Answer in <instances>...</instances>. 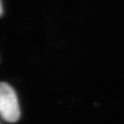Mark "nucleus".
<instances>
[{
    "instance_id": "f257e3e1",
    "label": "nucleus",
    "mask_w": 124,
    "mask_h": 124,
    "mask_svg": "<svg viewBox=\"0 0 124 124\" xmlns=\"http://www.w3.org/2000/svg\"><path fill=\"white\" fill-rule=\"evenodd\" d=\"M0 112L2 118L10 123L17 122L20 110L17 95L13 88L5 82L0 85Z\"/></svg>"
}]
</instances>
